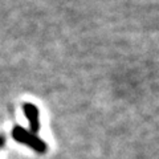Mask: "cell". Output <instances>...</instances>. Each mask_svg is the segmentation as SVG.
Segmentation results:
<instances>
[{
    "mask_svg": "<svg viewBox=\"0 0 159 159\" xmlns=\"http://www.w3.org/2000/svg\"><path fill=\"white\" fill-rule=\"evenodd\" d=\"M24 110H25L27 116L31 121V125L33 127V130H37V126H39V119H37V109L34 107L31 103H25L24 106Z\"/></svg>",
    "mask_w": 159,
    "mask_h": 159,
    "instance_id": "cell-1",
    "label": "cell"
}]
</instances>
